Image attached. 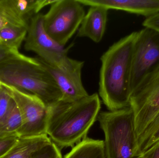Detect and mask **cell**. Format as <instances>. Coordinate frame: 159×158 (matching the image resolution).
I'll use <instances>...</instances> for the list:
<instances>
[{
  "label": "cell",
  "instance_id": "obj_9",
  "mask_svg": "<svg viewBox=\"0 0 159 158\" xmlns=\"http://www.w3.org/2000/svg\"><path fill=\"white\" fill-rule=\"evenodd\" d=\"M159 66V32L144 27L137 32L134 43L131 76V90Z\"/></svg>",
  "mask_w": 159,
  "mask_h": 158
},
{
  "label": "cell",
  "instance_id": "obj_16",
  "mask_svg": "<svg viewBox=\"0 0 159 158\" xmlns=\"http://www.w3.org/2000/svg\"><path fill=\"white\" fill-rule=\"evenodd\" d=\"M159 141V112L137 138L135 156L141 154Z\"/></svg>",
  "mask_w": 159,
  "mask_h": 158
},
{
  "label": "cell",
  "instance_id": "obj_5",
  "mask_svg": "<svg viewBox=\"0 0 159 158\" xmlns=\"http://www.w3.org/2000/svg\"><path fill=\"white\" fill-rule=\"evenodd\" d=\"M78 0H57L43 15V27L54 41L65 46L78 31L85 15Z\"/></svg>",
  "mask_w": 159,
  "mask_h": 158
},
{
  "label": "cell",
  "instance_id": "obj_24",
  "mask_svg": "<svg viewBox=\"0 0 159 158\" xmlns=\"http://www.w3.org/2000/svg\"><path fill=\"white\" fill-rule=\"evenodd\" d=\"M8 22L7 18L6 15L5 14L3 9L0 6V30L5 26L6 24H8Z\"/></svg>",
  "mask_w": 159,
  "mask_h": 158
},
{
  "label": "cell",
  "instance_id": "obj_6",
  "mask_svg": "<svg viewBox=\"0 0 159 158\" xmlns=\"http://www.w3.org/2000/svg\"><path fill=\"white\" fill-rule=\"evenodd\" d=\"M129 106L133 113L137 138L159 112V66L149 72L133 90Z\"/></svg>",
  "mask_w": 159,
  "mask_h": 158
},
{
  "label": "cell",
  "instance_id": "obj_12",
  "mask_svg": "<svg viewBox=\"0 0 159 158\" xmlns=\"http://www.w3.org/2000/svg\"><path fill=\"white\" fill-rule=\"evenodd\" d=\"M108 10L101 6H90L77 31V37L88 38L95 43L101 42L106 28Z\"/></svg>",
  "mask_w": 159,
  "mask_h": 158
},
{
  "label": "cell",
  "instance_id": "obj_25",
  "mask_svg": "<svg viewBox=\"0 0 159 158\" xmlns=\"http://www.w3.org/2000/svg\"><path fill=\"white\" fill-rule=\"evenodd\" d=\"M11 134L3 132H0V137H3V136H7V135H13Z\"/></svg>",
  "mask_w": 159,
  "mask_h": 158
},
{
  "label": "cell",
  "instance_id": "obj_17",
  "mask_svg": "<svg viewBox=\"0 0 159 158\" xmlns=\"http://www.w3.org/2000/svg\"><path fill=\"white\" fill-rule=\"evenodd\" d=\"M22 124L23 120L21 113L16 104L12 99L0 127V132L17 135Z\"/></svg>",
  "mask_w": 159,
  "mask_h": 158
},
{
  "label": "cell",
  "instance_id": "obj_19",
  "mask_svg": "<svg viewBox=\"0 0 159 158\" xmlns=\"http://www.w3.org/2000/svg\"><path fill=\"white\" fill-rule=\"evenodd\" d=\"M12 100V97L8 91L0 83V127Z\"/></svg>",
  "mask_w": 159,
  "mask_h": 158
},
{
  "label": "cell",
  "instance_id": "obj_20",
  "mask_svg": "<svg viewBox=\"0 0 159 158\" xmlns=\"http://www.w3.org/2000/svg\"><path fill=\"white\" fill-rule=\"evenodd\" d=\"M19 139L17 135L0 137V158L4 156L15 145Z\"/></svg>",
  "mask_w": 159,
  "mask_h": 158
},
{
  "label": "cell",
  "instance_id": "obj_10",
  "mask_svg": "<svg viewBox=\"0 0 159 158\" xmlns=\"http://www.w3.org/2000/svg\"><path fill=\"white\" fill-rule=\"evenodd\" d=\"M44 63L61 92V100L74 102L89 95L81 79L84 62L69 57L60 67Z\"/></svg>",
  "mask_w": 159,
  "mask_h": 158
},
{
  "label": "cell",
  "instance_id": "obj_23",
  "mask_svg": "<svg viewBox=\"0 0 159 158\" xmlns=\"http://www.w3.org/2000/svg\"><path fill=\"white\" fill-rule=\"evenodd\" d=\"M142 158H159V141L141 154Z\"/></svg>",
  "mask_w": 159,
  "mask_h": 158
},
{
  "label": "cell",
  "instance_id": "obj_11",
  "mask_svg": "<svg viewBox=\"0 0 159 158\" xmlns=\"http://www.w3.org/2000/svg\"><path fill=\"white\" fill-rule=\"evenodd\" d=\"M83 6H101L147 18L159 13V0H78Z\"/></svg>",
  "mask_w": 159,
  "mask_h": 158
},
{
  "label": "cell",
  "instance_id": "obj_13",
  "mask_svg": "<svg viewBox=\"0 0 159 158\" xmlns=\"http://www.w3.org/2000/svg\"><path fill=\"white\" fill-rule=\"evenodd\" d=\"M51 143L48 135L19 138L15 145L0 158H32L40 149Z\"/></svg>",
  "mask_w": 159,
  "mask_h": 158
},
{
  "label": "cell",
  "instance_id": "obj_22",
  "mask_svg": "<svg viewBox=\"0 0 159 158\" xmlns=\"http://www.w3.org/2000/svg\"><path fill=\"white\" fill-rule=\"evenodd\" d=\"M144 27L151 28L159 32V13L147 18L143 23Z\"/></svg>",
  "mask_w": 159,
  "mask_h": 158
},
{
  "label": "cell",
  "instance_id": "obj_4",
  "mask_svg": "<svg viewBox=\"0 0 159 158\" xmlns=\"http://www.w3.org/2000/svg\"><path fill=\"white\" fill-rule=\"evenodd\" d=\"M97 119L104 134L106 158H142L135 156L137 137L130 106L116 111H103Z\"/></svg>",
  "mask_w": 159,
  "mask_h": 158
},
{
  "label": "cell",
  "instance_id": "obj_2",
  "mask_svg": "<svg viewBox=\"0 0 159 158\" xmlns=\"http://www.w3.org/2000/svg\"><path fill=\"white\" fill-rule=\"evenodd\" d=\"M101 108V100L97 93L74 102L60 100L48 108L47 135L60 150L73 147L87 138Z\"/></svg>",
  "mask_w": 159,
  "mask_h": 158
},
{
  "label": "cell",
  "instance_id": "obj_3",
  "mask_svg": "<svg viewBox=\"0 0 159 158\" xmlns=\"http://www.w3.org/2000/svg\"><path fill=\"white\" fill-rule=\"evenodd\" d=\"M0 83L41 99L48 108L61 100V92L44 62L21 54L0 64Z\"/></svg>",
  "mask_w": 159,
  "mask_h": 158
},
{
  "label": "cell",
  "instance_id": "obj_15",
  "mask_svg": "<svg viewBox=\"0 0 159 158\" xmlns=\"http://www.w3.org/2000/svg\"><path fill=\"white\" fill-rule=\"evenodd\" d=\"M28 26L8 23L0 30V44L12 49L19 50L25 41Z\"/></svg>",
  "mask_w": 159,
  "mask_h": 158
},
{
  "label": "cell",
  "instance_id": "obj_14",
  "mask_svg": "<svg viewBox=\"0 0 159 158\" xmlns=\"http://www.w3.org/2000/svg\"><path fill=\"white\" fill-rule=\"evenodd\" d=\"M62 158H106L104 141L87 137Z\"/></svg>",
  "mask_w": 159,
  "mask_h": 158
},
{
  "label": "cell",
  "instance_id": "obj_7",
  "mask_svg": "<svg viewBox=\"0 0 159 158\" xmlns=\"http://www.w3.org/2000/svg\"><path fill=\"white\" fill-rule=\"evenodd\" d=\"M18 107L23 124L17 135L19 138L47 135L49 108L38 97L14 86L0 83Z\"/></svg>",
  "mask_w": 159,
  "mask_h": 158
},
{
  "label": "cell",
  "instance_id": "obj_1",
  "mask_svg": "<svg viewBox=\"0 0 159 158\" xmlns=\"http://www.w3.org/2000/svg\"><path fill=\"white\" fill-rule=\"evenodd\" d=\"M134 32L113 44L101 58L99 96L109 111L129 106Z\"/></svg>",
  "mask_w": 159,
  "mask_h": 158
},
{
  "label": "cell",
  "instance_id": "obj_8",
  "mask_svg": "<svg viewBox=\"0 0 159 158\" xmlns=\"http://www.w3.org/2000/svg\"><path fill=\"white\" fill-rule=\"evenodd\" d=\"M43 18V15L39 13L31 19L24 48L37 54L48 65L59 68L69 57L68 53L73 44L66 48L54 41L45 30Z\"/></svg>",
  "mask_w": 159,
  "mask_h": 158
},
{
  "label": "cell",
  "instance_id": "obj_21",
  "mask_svg": "<svg viewBox=\"0 0 159 158\" xmlns=\"http://www.w3.org/2000/svg\"><path fill=\"white\" fill-rule=\"evenodd\" d=\"M20 55L18 50L9 48L0 44V64Z\"/></svg>",
  "mask_w": 159,
  "mask_h": 158
},
{
  "label": "cell",
  "instance_id": "obj_18",
  "mask_svg": "<svg viewBox=\"0 0 159 158\" xmlns=\"http://www.w3.org/2000/svg\"><path fill=\"white\" fill-rule=\"evenodd\" d=\"M32 158H62L61 150L53 143L40 149Z\"/></svg>",
  "mask_w": 159,
  "mask_h": 158
}]
</instances>
